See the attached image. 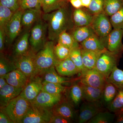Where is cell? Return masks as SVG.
I'll list each match as a JSON object with an SVG mask.
<instances>
[{
    "mask_svg": "<svg viewBox=\"0 0 123 123\" xmlns=\"http://www.w3.org/2000/svg\"><path fill=\"white\" fill-rule=\"evenodd\" d=\"M42 91L54 95H62L67 88L61 84L43 81Z\"/></svg>",
    "mask_w": 123,
    "mask_h": 123,
    "instance_id": "cell-32",
    "label": "cell"
},
{
    "mask_svg": "<svg viewBox=\"0 0 123 123\" xmlns=\"http://www.w3.org/2000/svg\"><path fill=\"white\" fill-rule=\"evenodd\" d=\"M68 0H43L42 8L43 13H49L69 4Z\"/></svg>",
    "mask_w": 123,
    "mask_h": 123,
    "instance_id": "cell-28",
    "label": "cell"
},
{
    "mask_svg": "<svg viewBox=\"0 0 123 123\" xmlns=\"http://www.w3.org/2000/svg\"><path fill=\"white\" fill-rule=\"evenodd\" d=\"M115 116V114L108 111H101L91 119L87 123H112L114 120Z\"/></svg>",
    "mask_w": 123,
    "mask_h": 123,
    "instance_id": "cell-36",
    "label": "cell"
},
{
    "mask_svg": "<svg viewBox=\"0 0 123 123\" xmlns=\"http://www.w3.org/2000/svg\"><path fill=\"white\" fill-rule=\"evenodd\" d=\"M110 17L113 29H123V5L117 12Z\"/></svg>",
    "mask_w": 123,
    "mask_h": 123,
    "instance_id": "cell-39",
    "label": "cell"
},
{
    "mask_svg": "<svg viewBox=\"0 0 123 123\" xmlns=\"http://www.w3.org/2000/svg\"><path fill=\"white\" fill-rule=\"evenodd\" d=\"M104 0H92L89 6L86 8L88 12L94 15L103 11Z\"/></svg>",
    "mask_w": 123,
    "mask_h": 123,
    "instance_id": "cell-40",
    "label": "cell"
},
{
    "mask_svg": "<svg viewBox=\"0 0 123 123\" xmlns=\"http://www.w3.org/2000/svg\"><path fill=\"white\" fill-rule=\"evenodd\" d=\"M57 43L69 49H73L80 47L79 43L74 39L71 34L67 31L62 32L59 36L57 40Z\"/></svg>",
    "mask_w": 123,
    "mask_h": 123,
    "instance_id": "cell-30",
    "label": "cell"
},
{
    "mask_svg": "<svg viewBox=\"0 0 123 123\" xmlns=\"http://www.w3.org/2000/svg\"><path fill=\"white\" fill-rule=\"evenodd\" d=\"M123 29L112 30L106 37V49L111 52L121 55L123 53Z\"/></svg>",
    "mask_w": 123,
    "mask_h": 123,
    "instance_id": "cell-13",
    "label": "cell"
},
{
    "mask_svg": "<svg viewBox=\"0 0 123 123\" xmlns=\"http://www.w3.org/2000/svg\"><path fill=\"white\" fill-rule=\"evenodd\" d=\"M69 1V0H68Z\"/></svg>",
    "mask_w": 123,
    "mask_h": 123,
    "instance_id": "cell-53",
    "label": "cell"
},
{
    "mask_svg": "<svg viewBox=\"0 0 123 123\" xmlns=\"http://www.w3.org/2000/svg\"><path fill=\"white\" fill-rule=\"evenodd\" d=\"M83 93V98L87 102H95L101 100L103 89L94 88L80 83Z\"/></svg>",
    "mask_w": 123,
    "mask_h": 123,
    "instance_id": "cell-25",
    "label": "cell"
},
{
    "mask_svg": "<svg viewBox=\"0 0 123 123\" xmlns=\"http://www.w3.org/2000/svg\"><path fill=\"white\" fill-rule=\"evenodd\" d=\"M107 81L113 84L118 89H123V70L116 67L107 79Z\"/></svg>",
    "mask_w": 123,
    "mask_h": 123,
    "instance_id": "cell-35",
    "label": "cell"
},
{
    "mask_svg": "<svg viewBox=\"0 0 123 123\" xmlns=\"http://www.w3.org/2000/svg\"><path fill=\"white\" fill-rule=\"evenodd\" d=\"M31 104L23 97L19 96L11 100L0 110L9 116L14 123H21Z\"/></svg>",
    "mask_w": 123,
    "mask_h": 123,
    "instance_id": "cell-3",
    "label": "cell"
},
{
    "mask_svg": "<svg viewBox=\"0 0 123 123\" xmlns=\"http://www.w3.org/2000/svg\"><path fill=\"white\" fill-rule=\"evenodd\" d=\"M123 5V0H104L103 11L109 17L111 16Z\"/></svg>",
    "mask_w": 123,
    "mask_h": 123,
    "instance_id": "cell-33",
    "label": "cell"
},
{
    "mask_svg": "<svg viewBox=\"0 0 123 123\" xmlns=\"http://www.w3.org/2000/svg\"><path fill=\"white\" fill-rule=\"evenodd\" d=\"M41 9H30L23 11L21 18L22 25L26 30H29L42 18Z\"/></svg>",
    "mask_w": 123,
    "mask_h": 123,
    "instance_id": "cell-16",
    "label": "cell"
},
{
    "mask_svg": "<svg viewBox=\"0 0 123 123\" xmlns=\"http://www.w3.org/2000/svg\"><path fill=\"white\" fill-rule=\"evenodd\" d=\"M48 34L47 24L42 18L32 27L30 31L29 43L31 49L35 53L43 47Z\"/></svg>",
    "mask_w": 123,
    "mask_h": 123,
    "instance_id": "cell-4",
    "label": "cell"
},
{
    "mask_svg": "<svg viewBox=\"0 0 123 123\" xmlns=\"http://www.w3.org/2000/svg\"><path fill=\"white\" fill-rule=\"evenodd\" d=\"M91 50L81 48V54L84 67L86 70L94 68L101 55L106 50Z\"/></svg>",
    "mask_w": 123,
    "mask_h": 123,
    "instance_id": "cell-20",
    "label": "cell"
},
{
    "mask_svg": "<svg viewBox=\"0 0 123 123\" xmlns=\"http://www.w3.org/2000/svg\"><path fill=\"white\" fill-rule=\"evenodd\" d=\"M0 123H14L6 113L1 110L0 111Z\"/></svg>",
    "mask_w": 123,
    "mask_h": 123,
    "instance_id": "cell-46",
    "label": "cell"
},
{
    "mask_svg": "<svg viewBox=\"0 0 123 123\" xmlns=\"http://www.w3.org/2000/svg\"><path fill=\"white\" fill-rule=\"evenodd\" d=\"M98 37L96 34L91 36L81 43V47L91 50H102L106 49L105 40Z\"/></svg>",
    "mask_w": 123,
    "mask_h": 123,
    "instance_id": "cell-23",
    "label": "cell"
},
{
    "mask_svg": "<svg viewBox=\"0 0 123 123\" xmlns=\"http://www.w3.org/2000/svg\"><path fill=\"white\" fill-rule=\"evenodd\" d=\"M121 55L105 51L98 58L94 68L107 79L114 69L117 67Z\"/></svg>",
    "mask_w": 123,
    "mask_h": 123,
    "instance_id": "cell-5",
    "label": "cell"
},
{
    "mask_svg": "<svg viewBox=\"0 0 123 123\" xmlns=\"http://www.w3.org/2000/svg\"><path fill=\"white\" fill-rule=\"evenodd\" d=\"M43 82V79L39 76L31 78L20 95L31 103L42 90Z\"/></svg>",
    "mask_w": 123,
    "mask_h": 123,
    "instance_id": "cell-12",
    "label": "cell"
},
{
    "mask_svg": "<svg viewBox=\"0 0 123 123\" xmlns=\"http://www.w3.org/2000/svg\"><path fill=\"white\" fill-rule=\"evenodd\" d=\"M41 2V4H42V3H43V0H39Z\"/></svg>",
    "mask_w": 123,
    "mask_h": 123,
    "instance_id": "cell-52",
    "label": "cell"
},
{
    "mask_svg": "<svg viewBox=\"0 0 123 123\" xmlns=\"http://www.w3.org/2000/svg\"><path fill=\"white\" fill-rule=\"evenodd\" d=\"M69 57L78 69L80 74L86 70L83 64L80 46L70 50Z\"/></svg>",
    "mask_w": 123,
    "mask_h": 123,
    "instance_id": "cell-34",
    "label": "cell"
},
{
    "mask_svg": "<svg viewBox=\"0 0 123 123\" xmlns=\"http://www.w3.org/2000/svg\"><path fill=\"white\" fill-rule=\"evenodd\" d=\"M80 83L94 88L103 89L107 79L95 68L86 70L81 74Z\"/></svg>",
    "mask_w": 123,
    "mask_h": 123,
    "instance_id": "cell-11",
    "label": "cell"
},
{
    "mask_svg": "<svg viewBox=\"0 0 123 123\" xmlns=\"http://www.w3.org/2000/svg\"><path fill=\"white\" fill-rule=\"evenodd\" d=\"M82 7L87 8L89 6L92 0H81Z\"/></svg>",
    "mask_w": 123,
    "mask_h": 123,
    "instance_id": "cell-49",
    "label": "cell"
},
{
    "mask_svg": "<svg viewBox=\"0 0 123 123\" xmlns=\"http://www.w3.org/2000/svg\"><path fill=\"white\" fill-rule=\"evenodd\" d=\"M73 120L63 117L56 115H52L49 123H71Z\"/></svg>",
    "mask_w": 123,
    "mask_h": 123,
    "instance_id": "cell-44",
    "label": "cell"
},
{
    "mask_svg": "<svg viewBox=\"0 0 123 123\" xmlns=\"http://www.w3.org/2000/svg\"><path fill=\"white\" fill-rule=\"evenodd\" d=\"M117 113H120L123 114V109L120 111H118V112H117Z\"/></svg>",
    "mask_w": 123,
    "mask_h": 123,
    "instance_id": "cell-51",
    "label": "cell"
},
{
    "mask_svg": "<svg viewBox=\"0 0 123 123\" xmlns=\"http://www.w3.org/2000/svg\"><path fill=\"white\" fill-rule=\"evenodd\" d=\"M21 0H0V5L15 12L20 8Z\"/></svg>",
    "mask_w": 123,
    "mask_h": 123,
    "instance_id": "cell-43",
    "label": "cell"
},
{
    "mask_svg": "<svg viewBox=\"0 0 123 123\" xmlns=\"http://www.w3.org/2000/svg\"><path fill=\"white\" fill-rule=\"evenodd\" d=\"M13 60H11L0 53V76H4L13 70L17 69Z\"/></svg>",
    "mask_w": 123,
    "mask_h": 123,
    "instance_id": "cell-31",
    "label": "cell"
},
{
    "mask_svg": "<svg viewBox=\"0 0 123 123\" xmlns=\"http://www.w3.org/2000/svg\"><path fill=\"white\" fill-rule=\"evenodd\" d=\"M14 12L8 7L0 5V29L5 31Z\"/></svg>",
    "mask_w": 123,
    "mask_h": 123,
    "instance_id": "cell-37",
    "label": "cell"
},
{
    "mask_svg": "<svg viewBox=\"0 0 123 123\" xmlns=\"http://www.w3.org/2000/svg\"><path fill=\"white\" fill-rule=\"evenodd\" d=\"M43 81L48 82L55 84H67L73 81V79L67 78L60 75L56 70L55 67H53L43 73L39 75Z\"/></svg>",
    "mask_w": 123,
    "mask_h": 123,
    "instance_id": "cell-24",
    "label": "cell"
},
{
    "mask_svg": "<svg viewBox=\"0 0 123 123\" xmlns=\"http://www.w3.org/2000/svg\"><path fill=\"white\" fill-rule=\"evenodd\" d=\"M7 83L18 88H24L29 79L19 69L13 70L4 76Z\"/></svg>",
    "mask_w": 123,
    "mask_h": 123,
    "instance_id": "cell-19",
    "label": "cell"
},
{
    "mask_svg": "<svg viewBox=\"0 0 123 123\" xmlns=\"http://www.w3.org/2000/svg\"><path fill=\"white\" fill-rule=\"evenodd\" d=\"M7 84H8L7 81L4 77V76H0V89H1Z\"/></svg>",
    "mask_w": 123,
    "mask_h": 123,
    "instance_id": "cell-48",
    "label": "cell"
},
{
    "mask_svg": "<svg viewBox=\"0 0 123 123\" xmlns=\"http://www.w3.org/2000/svg\"><path fill=\"white\" fill-rule=\"evenodd\" d=\"M118 89L113 84L107 82L103 88L101 98V103L109 105L116 97Z\"/></svg>",
    "mask_w": 123,
    "mask_h": 123,
    "instance_id": "cell-27",
    "label": "cell"
},
{
    "mask_svg": "<svg viewBox=\"0 0 123 123\" xmlns=\"http://www.w3.org/2000/svg\"><path fill=\"white\" fill-rule=\"evenodd\" d=\"M55 68L57 73L63 77L72 76L80 73L69 57L63 60H59L55 66Z\"/></svg>",
    "mask_w": 123,
    "mask_h": 123,
    "instance_id": "cell-17",
    "label": "cell"
},
{
    "mask_svg": "<svg viewBox=\"0 0 123 123\" xmlns=\"http://www.w3.org/2000/svg\"><path fill=\"white\" fill-rule=\"evenodd\" d=\"M24 10L21 8L15 11L7 24L5 31L9 44H11L19 35L22 29L21 18Z\"/></svg>",
    "mask_w": 123,
    "mask_h": 123,
    "instance_id": "cell-9",
    "label": "cell"
},
{
    "mask_svg": "<svg viewBox=\"0 0 123 123\" xmlns=\"http://www.w3.org/2000/svg\"><path fill=\"white\" fill-rule=\"evenodd\" d=\"M62 97V95H54L42 90L31 104L43 108L51 109L61 101Z\"/></svg>",
    "mask_w": 123,
    "mask_h": 123,
    "instance_id": "cell-14",
    "label": "cell"
},
{
    "mask_svg": "<svg viewBox=\"0 0 123 123\" xmlns=\"http://www.w3.org/2000/svg\"><path fill=\"white\" fill-rule=\"evenodd\" d=\"M36 54L30 49L27 53L13 59L17 68L23 73L29 79L36 76Z\"/></svg>",
    "mask_w": 123,
    "mask_h": 123,
    "instance_id": "cell-6",
    "label": "cell"
},
{
    "mask_svg": "<svg viewBox=\"0 0 123 123\" xmlns=\"http://www.w3.org/2000/svg\"><path fill=\"white\" fill-rule=\"evenodd\" d=\"M69 102L74 107H78L83 98V93L80 84H75L70 88L68 95Z\"/></svg>",
    "mask_w": 123,
    "mask_h": 123,
    "instance_id": "cell-29",
    "label": "cell"
},
{
    "mask_svg": "<svg viewBox=\"0 0 123 123\" xmlns=\"http://www.w3.org/2000/svg\"><path fill=\"white\" fill-rule=\"evenodd\" d=\"M55 42L50 40L47 42L43 47L36 54V76L40 75L49 69L55 67L59 61L54 51Z\"/></svg>",
    "mask_w": 123,
    "mask_h": 123,
    "instance_id": "cell-2",
    "label": "cell"
},
{
    "mask_svg": "<svg viewBox=\"0 0 123 123\" xmlns=\"http://www.w3.org/2000/svg\"><path fill=\"white\" fill-rule=\"evenodd\" d=\"M108 108L110 111L116 113L123 109V89H118L117 94Z\"/></svg>",
    "mask_w": 123,
    "mask_h": 123,
    "instance_id": "cell-38",
    "label": "cell"
},
{
    "mask_svg": "<svg viewBox=\"0 0 123 123\" xmlns=\"http://www.w3.org/2000/svg\"><path fill=\"white\" fill-rule=\"evenodd\" d=\"M74 106L69 102L61 101L51 109L52 114L61 116L73 120L75 118V113Z\"/></svg>",
    "mask_w": 123,
    "mask_h": 123,
    "instance_id": "cell-21",
    "label": "cell"
},
{
    "mask_svg": "<svg viewBox=\"0 0 123 123\" xmlns=\"http://www.w3.org/2000/svg\"><path fill=\"white\" fill-rule=\"evenodd\" d=\"M6 36L5 31L0 29V51L2 53L5 48V44L6 42Z\"/></svg>",
    "mask_w": 123,
    "mask_h": 123,
    "instance_id": "cell-45",
    "label": "cell"
},
{
    "mask_svg": "<svg viewBox=\"0 0 123 123\" xmlns=\"http://www.w3.org/2000/svg\"><path fill=\"white\" fill-rule=\"evenodd\" d=\"M117 114L118 116L116 123H123V114L120 113H117Z\"/></svg>",
    "mask_w": 123,
    "mask_h": 123,
    "instance_id": "cell-50",
    "label": "cell"
},
{
    "mask_svg": "<svg viewBox=\"0 0 123 123\" xmlns=\"http://www.w3.org/2000/svg\"><path fill=\"white\" fill-rule=\"evenodd\" d=\"M52 115L51 109L31 104L21 123H49Z\"/></svg>",
    "mask_w": 123,
    "mask_h": 123,
    "instance_id": "cell-7",
    "label": "cell"
},
{
    "mask_svg": "<svg viewBox=\"0 0 123 123\" xmlns=\"http://www.w3.org/2000/svg\"><path fill=\"white\" fill-rule=\"evenodd\" d=\"M104 11L94 15L91 26L98 37L105 38L112 30L110 18Z\"/></svg>",
    "mask_w": 123,
    "mask_h": 123,
    "instance_id": "cell-8",
    "label": "cell"
},
{
    "mask_svg": "<svg viewBox=\"0 0 123 123\" xmlns=\"http://www.w3.org/2000/svg\"><path fill=\"white\" fill-rule=\"evenodd\" d=\"M30 31L29 30H26L18 40L13 48V59L24 55L30 49Z\"/></svg>",
    "mask_w": 123,
    "mask_h": 123,
    "instance_id": "cell-22",
    "label": "cell"
},
{
    "mask_svg": "<svg viewBox=\"0 0 123 123\" xmlns=\"http://www.w3.org/2000/svg\"><path fill=\"white\" fill-rule=\"evenodd\" d=\"M93 16L86 9H75L73 12V20L75 27L90 25Z\"/></svg>",
    "mask_w": 123,
    "mask_h": 123,
    "instance_id": "cell-18",
    "label": "cell"
},
{
    "mask_svg": "<svg viewBox=\"0 0 123 123\" xmlns=\"http://www.w3.org/2000/svg\"><path fill=\"white\" fill-rule=\"evenodd\" d=\"M54 51L57 59L59 60H63L69 57L70 50L57 43L55 46Z\"/></svg>",
    "mask_w": 123,
    "mask_h": 123,
    "instance_id": "cell-41",
    "label": "cell"
},
{
    "mask_svg": "<svg viewBox=\"0 0 123 123\" xmlns=\"http://www.w3.org/2000/svg\"><path fill=\"white\" fill-rule=\"evenodd\" d=\"M24 88H18L7 84L0 89V106L4 108L14 98L20 95Z\"/></svg>",
    "mask_w": 123,
    "mask_h": 123,
    "instance_id": "cell-15",
    "label": "cell"
},
{
    "mask_svg": "<svg viewBox=\"0 0 123 123\" xmlns=\"http://www.w3.org/2000/svg\"><path fill=\"white\" fill-rule=\"evenodd\" d=\"M69 2L75 9L80 8L83 7L81 0H69Z\"/></svg>",
    "mask_w": 123,
    "mask_h": 123,
    "instance_id": "cell-47",
    "label": "cell"
},
{
    "mask_svg": "<svg viewBox=\"0 0 123 123\" xmlns=\"http://www.w3.org/2000/svg\"><path fill=\"white\" fill-rule=\"evenodd\" d=\"M72 31L71 34L75 40L80 43L95 34L91 25L75 27Z\"/></svg>",
    "mask_w": 123,
    "mask_h": 123,
    "instance_id": "cell-26",
    "label": "cell"
},
{
    "mask_svg": "<svg viewBox=\"0 0 123 123\" xmlns=\"http://www.w3.org/2000/svg\"><path fill=\"white\" fill-rule=\"evenodd\" d=\"M39 0H21L20 8L24 10L27 9L42 8Z\"/></svg>",
    "mask_w": 123,
    "mask_h": 123,
    "instance_id": "cell-42",
    "label": "cell"
},
{
    "mask_svg": "<svg viewBox=\"0 0 123 123\" xmlns=\"http://www.w3.org/2000/svg\"><path fill=\"white\" fill-rule=\"evenodd\" d=\"M73 12L68 4L53 12L43 14L42 18L47 24L48 38L49 40L57 42L62 32L72 30L75 28Z\"/></svg>",
    "mask_w": 123,
    "mask_h": 123,
    "instance_id": "cell-1",
    "label": "cell"
},
{
    "mask_svg": "<svg viewBox=\"0 0 123 123\" xmlns=\"http://www.w3.org/2000/svg\"><path fill=\"white\" fill-rule=\"evenodd\" d=\"M102 104L100 101L87 102L81 106L78 117V123H88L99 112L103 111Z\"/></svg>",
    "mask_w": 123,
    "mask_h": 123,
    "instance_id": "cell-10",
    "label": "cell"
}]
</instances>
